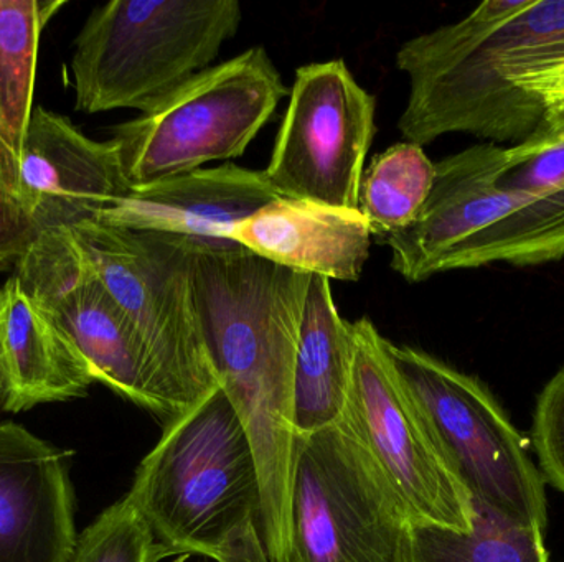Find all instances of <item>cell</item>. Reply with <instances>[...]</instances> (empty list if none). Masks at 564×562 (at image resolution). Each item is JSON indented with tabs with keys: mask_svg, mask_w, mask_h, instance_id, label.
<instances>
[{
	"mask_svg": "<svg viewBox=\"0 0 564 562\" xmlns=\"http://www.w3.org/2000/svg\"><path fill=\"white\" fill-rule=\"evenodd\" d=\"M532 445L546 484L564 495V365L536 399Z\"/></svg>",
	"mask_w": 564,
	"mask_h": 562,
	"instance_id": "cell-23",
	"label": "cell"
},
{
	"mask_svg": "<svg viewBox=\"0 0 564 562\" xmlns=\"http://www.w3.org/2000/svg\"><path fill=\"white\" fill-rule=\"evenodd\" d=\"M0 409H2V383H0Z\"/></svg>",
	"mask_w": 564,
	"mask_h": 562,
	"instance_id": "cell-27",
	"label": "cell"
},
{
	"mask_svg": "<svg viewBox=\"0 0 564 562\" xmlns=\"http://www.w3.org/2000/svg\"><path fill=\"white\" fill-rule=\"evenodd\" d=\"M171 558L129 494L82 535L68 562H159Z\"/></svg>",
	"mask_w": 564,
	"mask_h": 562,
	"instance_id": "cell-21",
	"label": "cell"
},
{
	"mask_svg": "<svg viewBox=\"0 0 564 562\" xmlns=\"http://www.w3.org/2000/svg\"><path fill=\"white\" fill-rule=\"evenodd\" d=\"M12 274L82 353L95 383L165 422L175 418L138 330L66 228L43 231Z\"/></svg>",
	"mask_w": 564,
	"mask_h": 562,
	"instance_id": "cell-11",
	"label": "cell"
},
{
	"mask_svg": "<svg viewBox=\"0 0 564 562\" xmlns=\"http://www.w3.org/2000/svg\"><path fill=\"white\" fill-rule=\"evenodd\" d=\"M388 352L474 507L545 533V477L492 392L423 350L388 340Z\"/></svg>",
	"mask_w": 564,
	"mask_h": 562,
	"instance_id": "cell-6",
	"label": "cell"
},
{
	"mask_svg": "<svg viewBox=\"0 0 564 562\" xmlns=\"http://www.w3.org/2000/svg\"><path fill=\"white\" fill-rule=\"evenodd\" d=\"M276 198L263 170L225 164L131 188L95 221L208 244H235L231 230Z\"/></svg>",
	"mask_w": 564,
	"mask_h": 562,
	"instance_id": "cell-14",
	"label": "cell"
},
{
	"mask_svg": "<svg viewBox=\"0 0 564 562\" xmlns=\"http://www.w3.org/2000/svg\"><path fill=\"white\" fill-rule=\"evenodd\" d=\"M241 20L237 0H112L96 7L69 63L76 111H151L214 66Z\"/></svg>",
	"mask_w": 564,
	"mask_h": 562,
	"instance_id": "cell-4",
	"label": "cell"
},
{
	"mask_svg": "<svg viewBox=\"0 0 564 562\" xmlns=\"http://www.w3.org/2000/svg\"><path fill=\"white\" fill-rule=\"evenodd\" d=\"M129 190L112 141H93L66 115L43 106L33 109L17 191L43 231L96 220Z\"/></svg>",
	"mask_w": 564,
	"mask_h": 562,
	"instance_id": "cell-12",
	"label": "cell"
},
{
	"mask_svg": "<svg viewBox=\"0 0 564 562\" xmlns=\"http://www.w3.org/2000/svg\"><path fill=\"white\" fill-rule=\"evenodd\" d=\"M73 452L0 422V562H68L78 540Z\"/></svg>",
	"mask_w": 564,
	"mask_h": 562,
	"instance_id": "cell-13",
	"label": "cell"
},
{
	"mask_svg": "<svg viewBox=\"0 0 564 562\" xmlns=\"http://www.w3.org/2000/svg\"><path fill=\"white\" fill-rule=\"evenodd\" d=\"M288 88L264 46L188 79L151 111L112 129L131 188L241 157Z\"/></svg>",
	"mask_w": 564,
	"mask_h": 562,
	"instance_id": "cell-7",
	"label": "cell"
},
{
	"mask_svg": "<svg viewBox=\"0 0 564 562\" xmlns=\"http://www.w3.org/2000/svg\"><path fill=\"white\" fill-rule=\"evenodd\" d=\"M512 82L543 102V131L549 134H564V56L533 66L529 71L516 76Z\"/></svg>",
	"mask_w": 564,
	"mask_h": 562,
	"instance_id": "cell-25",
	"label": "cell"
},
{
	"mask_svg": "<svg viewBox=\"0 0 564 562\" xmlns=\"http://www.w3.org/2000/svg\"><path fill=\"white\" fill-rule=\"evenodd\" d=\"M192 562H208V561H192Z\"/></svg>",
	"mask_w": 564,
	"mask_h": 562,
	"instance_id": "cell-28",
	"label": "cell"
},
{
	"mask_svg": "<svg viewBox=\"0 0 564 562\" xmlns=\"http://www.w3.org/2000/svg\"><path fill=\"white\" fill-rule=\"evenodd\" d=\"M66 230L138 330L175 416L217 389L195 297L194 240L95 220Z\"/></svg>",
	"mask_w": 564,
	"mask_h": 562,
	"instance_id": "cell-5",
	"label": "cell"
},
{
	"mask_svg": "<svg viewBox=\"0 0 564 562\" xmlns=\"http://www.w3.org/2000/svg\"><path fill=\"white\" fill-rule=\"evenodd\" d=\"M0 383L7 412L85 398L95 383L82 353L15 274L0 287Z\"/></svg>",
	"mask_w": 564,
	"mask_h": 562,
	"instance_id": "cell-16",
	"label": "cell"
},
{
	"mask_svg": "<svg viewBox=\"0 0 564 562\" xmlns=\"http://www.w3.org/2000/svg\"><path fill=\"white\" fill-rule=\"evenodd\" d=\"M0 187L6 188L10 194H13L19 198V194H17L15 174H13L12 168H10L2 148H0Z\"/></svg>",
	"mask_w": 564,
	"mask_h": 562,
	"instance_id": "cell-26",
	"label": "cell"
},
{
	"mask_svg": "<svg viewBox=\"0 0 564 562\" xmlns=\"http://www.w3.org/2000/svg\"><path fill=\"white\" fill-rule=\"evenodd\" d=\"M375 111L344 59L301 66L263 170L278 197L358 210Z\"/></svg>",
	"mask_w": 564,
	"mask_h": 562,
	"instance_id": "cell-10",
	"label": "cell"
},
{
	"mask_svg": "<svg viewBox=\"0 0 564 562\" xmlns=\"http://www.w3.org/2000/svg\"><path fill=\"white\" fill-rule=\"evenodd\" d=\"M410 524L344 421L297 436L289 562H404Z\"/></svg>",
	"mask_w": 564,
	"mask_h": 562,
	"instance_id": "cell-9",
	"label": "cell"
},
{
	"mask_svg": "<svg viewBox=\"0 0 564 562\" xmlns=\"http://www.w3.org/2000/svg\"><path fill=\"white\" fill-rule=\"evenodd\" d=\"M434 177L436 164L413 142H398L378 154L361 177L358 208L371 233L387 238L406 230L423 210Z\"/></svg>",
	"mask_w": 564,
	"mask_h": 562,
	"instance_id": "cell-20",
	"label": "cell"
},
{
	"mask_svg": "<svg viewBox=\"0 0 564 562\" xmlns=\"http://www.w3.org/2000/svg\"><path fill=\"white\" fill-rule=\"evenodd\" d=\"M42 233L19 198L0 187V273H13Z\"/></svg>",
	"mask_w": 564,
	"mask_h": 562,
	"instance_id": "cell-24",
	"label": "cell"
},
{
	"mask_svg": "<svg viewBox=\"0 0 564 562\" xmlns=\"http://www.w3.org/2000/svg\"><path fill=\"white\" fill-rule=\"evenodd\" d=\"M499 185L532 195L564 190V134L542 131L523 144L507 147Z\"/></svg>",
	"mask_w": 564,
	"mask_h": 562,
	"instance_id": "cell-22",
	"label": "cell"
},
{
	"mask_svg": "<svg viewBox=\"0 0 564 562\" xmlns=\"http://www.w3.org/2000/svg\"><path fill=\"white\" fill-rule=\"evenodd\" d=\"M311 274L240 244L194 240V286L208 356L260 469L270 562H289L295 439L292 388Z\"/></svg>",
	"mask_w": 564,
	"mask_h": 562,
	"instance_id": "cell-1",
	"label": "cell"
},
{
	"mask_svg": "<svg viewBox=\"0 0 564 562\" xmlns=\"http://www.w3.org/2000/svg\"><path fill=\"white\" fill-rule=\"evenodd\" d=\"M351 335L354 368L341 421L364 445L411 524L470 533L473 498L398 373L388 340L367 317L351 322Z\"/></svg>",
	"mask_w": 564,
	"mask_h": 562,
	"instance_id": "cell-8",
	"label": "cell"
},
{
	"mask_svg": "<svg viewBox=\"0 0 564 562\" xmlns=\"http://www.w3.org/2000/svg\"><path fill=\"white\" fill-rule=\"evenodd\" d=\"M474 510L470 533L410 524L404 562H550L543 531L516 527L480 508Z\"/></svg>",
	"mask_w": 564,
	"mask_h": 562,
	"instance_id": "cell-19",
	"label": "cell"
},
{
	"mask_svg": "<svg viewBox=\"0 0 564 562\" xmlns=\"http://www.w3.org/2000/svg\"><path fill=\"white\" fill-rule=\"evenodd\" d=\"M371 234L360 210L280 197L235 227L230 240L289 269L357 283Z\"/></svg>",
	"mask_w": 564,
	"mask_h": 562,
	"instance_id": "cell-15",
	"label": "cell"
},
{
	"mask_svg": "<svg viewBox=\"0 0 564 562\" xmlns=\"http://www.w3.org/2000/svg\"><path fill=\"white\" fill-rule=\"evenodd\" d=\"M128 494L171 557L270 562L257 455L221 386L165 422Z\"/></svg>",
	"mask_w": 564,
	"mask_h": 562,
	"instance_id": "cell-3",
	"label": "cell"
},
{
	"mask_svg": "<svg viewBox=\"0 0 564 562\" xmlns=\"http://www.w3.org/2000/svg\"><path fill=\"white\" fill-rule=\"evenodd\" d=\"M354 368L351 322L341 319L327 277L311 276L292 388V422L311 436L344 419Z\"/></svg>",
	"mask_w": 564,
	"mask_h": 562,
	"instance_id": "cell-17",
	"label": "cell"
},
{
	"mask_svg": "<svg viewBox=\"0 0 564 562\" xmlns=\"http://www.w3.org/2000/svg\"><path fill=\"white\" fill-rule=\"evenodd\" d=\"M63 0H0V148L19 181L33 112L40 36ZM19 194V191H17Z\"/></svg>",
	"mask_w": 564,
	"mask_h": 562,
	"instance_id": "cell-18",
	"label": "cell"
},
{
	"mask_svg": "<svg viewBox=\"0 0 564 562\" xmlns=\"http://www.w3.org/2000/svg\"><path fill=\"white\" fill-rule=\"evenodd\" d=\"M562 56L564 0H486L398 49L410 79L398 129L421 147L447 134L523 144L545 128V108L512 79Z\"/></svg>",
	"mask_w": 564,
	"mask_h": 562,
	"instance_id": "cell-2",
	"label": "cell"
}]
</instances>
